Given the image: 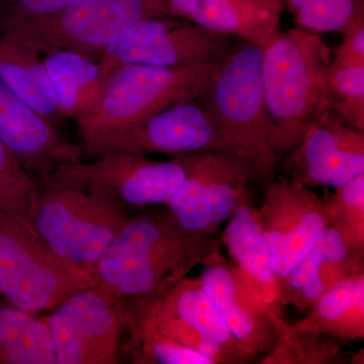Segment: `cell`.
<instances>
[{
    "label": "cell",
    "mask_w": 364,
    "mask_h": 364,
    "mask_svg": "<svg viewBox=\"0 0 364 364\" xmlns=\"http://www.w3.org/2000/svg\"><path fill=\"white\" fill-rule=\"evenodd\" d=\"M221 235L181 229L166 208L130 217L92 275L98 289L135 309L154 303L198 265L222 253Z\"/></svg>",
    "instance_id": "6da1fadb"
},
{
    "label": "cell",
    "mask_w": 364,
    "mask_h": 364,
    "mask_svg": "<svg viewBox=\"0 0 364 364\" xmlns=\"http://www.w3.org/2000/svg\"><path fill=\"white\" fill-rule=\"evenodd\" d=\"M331 50L318 33L279 32L263 51V86L272 147L279 159L330 111Z\"/></svg>",
    "instance_id": "7a4b0ae2"
},
{
    "label": "cell",
    "mask_w": 364,
    "mask_h": 364,
    "mask_svg": "<svg viewBox=\"0 0 364 364\" xmlns=\"http://www.w3.org/2000/svg\"><path fill=\"white\" fill-rule=\"evenodd\" d=\"M263 51L241 41L223 60L195 102L243 156L257 164L268 182L275 178L279 161L272 151L265 105Z\"/></svg>",
    "instance_id": "3957f363"
},
{
    "label": "cell",
    "mask_w": 364,
    "mask_h": 364,
    "mask_svg": "<svg viewBox=\"0 0 364 364\" xmlns=\"http://www.w3.org/2000/svg\"><path fill=\"white\" fill-rule=\"evenodd\" d=\"M28 219L57 255L92 274L130 215L92 193L47 176L37 181Z\"/></svg>",
    "instance_id": "277c9868"
},
{
    "label": "cell",
    "mask_w": 364,
    "mask_h": 364,
    "mask_svg": "<svg viewBox=\"0 0 364 364\" xmlns=\"http://www.w3.org/2000/svg\"><path fill=\"white\" fill-rule=\"evenodd\" d=\"M164 16V0H87L45 16H0V35L40 54L68 50L100 58L136 23Z\"/></svg>",
    "instance_id": "5b68a950"
},
{
    "label": "cell",
    "mask_w": 364,
    "mask_h": 364,
    "mask_svg": "<svg viewBox=\"0 0 364 364\" xmlns=\"http://www.w3.org/2000/svg\"><path fill=\"white\" fill-rule=\"evenodd\" d=\"M95 277L57 255L30 225L0 208V294L33 314L51 312Z\"/></svg>",
    "instance_id": "8992f818"
},
{
    "label": "cell",
    "mask_w": 364,
    "mask_h": 364,
    "mask_svg": "<svg viewBox=\"0 0 364 364\" xmlns=\"http://www.w3.org/2000/svg\"><path fill=\"white\" fill-rule=\"evenodd\" d=\"M220 63L182 68L126 65L111 74L95 105L76 119L82 139L124 128L195 100Z\"/></svg>",
    "instance_id": "52a82bcc"
},
{
    "label": "cell",
    "mask_w": 364,
    "mask_h": 364,
    "mask_svg": "<svg viewBox=\"0 0 364 364\" xmlns=\"http://www.w3.org/2000/svg\"><path fill=\"white\" fill-rule=\"evenodd\" d=\"M171 158L183 169L184 178L165 208L181 229L191 233H217L249 183L267 182L255 162L229 151L203 150Z\"/></svg>",
    "instance_id": "ba28073f"
},
{
    "label": "cell",
    "mask_w": 364,
    "mask_h": 364,
    "mask_svg": "<svg viewBox=\"0 0 364 364\" xmlns=\"http://www.w3.org/2000/svg\"><path fill=\"white\" fill-rule=\"evenodd\" d=\"M240 39L213 32L171 16L147 18L129 28L102 55L100 65L111 74L126 65L182 68L220 63Z\"/></svg>",
    "instance_id": "9c48e42d"
},
{
    "label": "cell",
    "mask_w": 364,
    "mask_h": 364,
    "mask_svg": "<svg viewBox=\"0 0 364 364\" xmlns=\"http://www.w3.org/2000/svg\"><path fill=\"white\" fill-rule=\"evenodd\" d=\"M82 140L83 153L90 157L151 154L172 157L203 150L229 151L244 157L195 100L179 102L135 124Z\"/></svg>",
    "instance_id": "30bf717a"
},
{
    "label": "cell",
    "mask_w": 364,
    "mask_h": 364,
    "mask_svg": "<svg viewBox=\"0 0 364 364\" xmlns=\"http://www.w3.org/2000/svg\"><path fill=\"white\" fill-rule=\"evenodd\" d=\"M56 351V364H116L119 334L131 325L128 305L117 296L87 287L44 316Z\"/></svg>",
    "instance_id": "8fae6325"
},
{
    "label": "cell",
    "mask_w": 364,
    "mask_h": 364,
    "mask_svg": "<svg viewBox=\"0 0 364 364\" xmlns=\"http://www.w3.org/2000/svg\"><path fill=\"white\" fill-rule=\"evenodd\" d=\"M50 176L126 212L166 205L183 181L184 171L172 158L157 161L147 156L107 155L95 162L63 165Z\"/></svg>",
    "instance_id": "7c38bea8"
},
{
    "label": "cell",
    "mask_w": 364,
    "mask_h": 364,
    "mask_svg": "<svg viewBox=\"0 0 364 364\" xmlns=\"http://www.w3.org/2000/svg\"><path fill=\"white\" fill-rule=\"evenodd\" d=\"M264 186L255 215L280 284L329 226V215L326 200L298 181L273 178Z\"/></svg>",
    "instance_id": "4fadbf2b"
},
{
    "label": "cell",
    "mask_w": 364,
    "mask_h": 364,
    "mask_svg": "<svg viewBox=\"0 0 364 364\" xmlns=\"http://www.w3.org/2000/svg\"><path fill=\"white\" fill-rule=\"evenodd\" d=\"M148 308L162 334L213 364L249 363L200 277L179 280Z\"/></svg>",
    "instance_id": "5bb4252c"
},
{
    "label": "cell",
    "mask_w": 364,
    "mask_h": 364,
    "mask_svg": "<svg viewBox=\"0 0 364 364\" xmlns=\"http://www.w3.org/2000/svg\"><path fill=\"white\" fill-rule=\"evenodd\" d=\"M200 279L248 361L267 354L287 328L279 312L258 298L223 254L203 265Z\"/></svg>",
    "instance_id": "9a60e30c"
},
{
    "label": "cell",
    "mask_w": 364,
    "mask_h": 364,
    "mask_svg": "<svg viewBox=\"0 0 364 364\" xmlns=\"http://www.w3.org/2000/svg\"><path fill=\"white\" fill-rule=\"evenodd\" d=\"M284 156L293 181L309 188H339L364 173V131L327 111Z\"/></svg>",
    "instance_id": "2e32d148"
},
{
    "label": "cell",
    "mask_w": 364,
    "mask_h": 364,
    "mask_svg": "<svg viewBox=\"0 0 364 364\" xmlns=\"http://www.w3.org/2000/svg\"><path fill=\"white\" fill-rule=\"evenodd\" d=\"M0 141L23 167L40 177L81 161L83 149L59 135L54 124L0 80Z\"/></svg>",
    "instance_id": "e0dca14e"
},
{
    "label": "cell",
    "mask_w": 364,
    "mask_h": 364,
    "mask_svg": "<svg viewBox=\"0 0 364 364\" xmlns=\"http://www.w3.org/2000/svg\"><path fill=\"white\" fill-rule=\"evenodd\" d=\"M284 0H164L165 16L262 48L280 32Z\"/></svg>",
    "instance_id": "ac0fdd59"
},
{
    "label": "cell",
    "mask_w": 364,
    "mask_h": 364,
    "mask_svg": "<svg viewBox=\"0 0 364 364\" xmlns=\"http://www.w3.org/2000/svg\"><path fill=\"white\" fill-rule=\"evenodd\" d=\"M364 252L349 247L335 228L328 226L313 247L280 282V305L310 309L325 291L364 272Z\"/></svg>",
    "instance_id": "d6986e66"
},
{
    "label": "cell",
    "mask_w": 364,
    "mask_h": 364,
    "mask_svg": "<svg viewBox=\"0 0 364 364\" xmlns=\"http://www.w3.org/2000/svg\"><path fill=\"white\" fill-rule=\"evenodd\" d=\"M221 235L232 263L243 275L254 294L273 310L280 312L279 280L269 248L248 193L241 198Z\"/></svg>",
    "instance_id": "ffe728a7"
},
{
    "label": "cell",
    "mask_w": 364,
    "mask_h": 364,
    "mask_svg": "<svg viewBox=\"0 0 364 364\" xmlns=\"http://www.w3.org/2000/svg\"><path fill=\"white\" fill-rule=\"evenodd\" d=\"M0 80L28 107L54 124L62 116L40 53L0 35Z\"/></svg>",
    "instance_id": "44dd1931"
},
{
    "label": "cell",
    "mask_w": 364,
    "mask_h": 364,
    "mask_svg": "<svg viewBox=\"0 0 364 364\" xmlns=\"http://www.w3.org/2000/svg\"><path fill=\"white\" fill-rule=\"evenodd\" d=\"M43 62L58 100L60 114L74 119L95 105L112 74H105L95 57L68 50L48 53Z\"/></svg>",
    "instance_id": "7402d4cb"
},
{
    "label": "cell",
    "mask_w": 364,
    "mask_h": 364,
    "mask_svg": "<svg viewBox=\"0 0 364 364\" xmlns=\"http://www.w3.org/2000/svg\"><path fill=\"white\" fill-rule=\"evenodd\" d=\"M296 324L339 340L364 338V272L325 291Z\"/></svg>",
    "instance_id": "603a6c76"
},
{
    "label": "cell",
    "mask_w": 364,
    "mask_h": 364,
    "mask_svg": "<svg viewBox=\"0 0 364 364\" xmlns=\"http://www.w3.org/2000/svg\"><path fill=\"white\" fill-rule=\"evenodd\" d=\"M0 364H56L44 317L11 305L0 306Z\"/></svg>",
    "instance_id": "cb8c5ba5"
},
{
    "label": "cell",
    "mask_w": 364,
    "mask_h": 364,
    "mask_svg": "<svg viewBox=\"0 0 364 364\" xmlns=\"http://www.w3.org/2000/svg\"><path fill=\"white\" fill-rule=\"evenodd\" d=\"M299 28L347 35L364 21V0H284Z\"/></svg>",
    "instance_id": "d4e9b609"
},
{
    "label": "cell",
    "mask_w": 364,
    "mask_h": 364,
    "mask_svg": "<svg viewBox=\"0 0 364 364\" xmlns=\"http://www.w3.org/2000/svg\"><path fill=\"white\" fill-rule=\"evenodd\" d=\"M131 329L138 346L136 363L213 364L198 351L169 338L157 329L148 305L131 310Z\"/></svg>",
    "instance_id": "484cf974"
},
{
    "label": "cell",
    "mask_w": 364,
    "mask_h": 364,
    "mask_svg": "<svg viewBox=\"0 0 364 364\" xmlns=\"http://www.w3.org/2000/svg\"><path fill=\"white\" fill-rule=\"evenodd\" d=\"M339 342L341 341L298 324L287 326L279 342L265 354L260 363H336L340 353Z\"/></svg>",
    "instance_id": "4316f807"
},
{
    "label": "cell",
    "mask_w": 364,
    "mask_h": 364,
    "mask_svg": "<svg viewBox=\"0 0 364 364\" xmlns=\"http://www.w3.org/2000/svg\"><path fill=\"white\" fill-rule=\"evenodd\" d=\"M335 189L326 200L329 226L341 234L349 247L364 252V173Z\"/></svg>",
    "instance_id": "83f0119b"
},
{
    "label": "cell",
    "mask_w": 364,
    "mask_h": 364,
    "mask_svg": "<svg viewBox=\"0 0 364 364\" xmlns=\"http://www.w3.org/2000/svg\"><path fill=\"white\" fill-rule=\"evenodd\" d=\"M36 186L37 179L0 141V208L31 226L28 215Z\"/></svg>",
    "instance_id": "f1b7e54d"
},
{
    "label": "cell",
    "mask_w": 364,
    "mask_h": 364,
    "mask_svg": "<svg viewBox=\"0 0 364 364\" xmlns=\"http://www.w3.org/2000/svg\"><path fill=\"white\" fill-rule=\"evenodd\" d=\"M327 81L332 97L330 111L349 126L364 131V67L342 68L330 63Z\"/></svg>",
    "instance_id": "f546056e"
},
{
    "label": "cell",
    "mask_w": 364,
    "mask_h": 364,
    "mask_svg": "<svg viewBox=\"0 0 364 364\" xmlns=\"http://www.w3.org/2000/svg\"><path fill=\"white\" fill-rule=\"evenodd\" d=\"M85 1L87 0H0V16L16 18L45 16Z\"/></svg>",
    "instance_id": "4dcf8cb0"
},
{
    "label": "cell",
    "mask_w": 364,
    "mask_h": 364,
    "mask_svg": "<svg viewBox=\"0 0 364 364\" xmlns=\"http://www.w3.org/2000/svg\"><path fill=\"white\" fill-rule=\"evenodd\" d=\"M331 64L342 68L364 67V21L344 36L343 42L335 50Z\"/></svg>",
    "instance_id": "1f68e13d"
}]
</instances>
